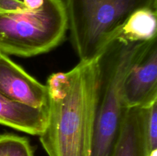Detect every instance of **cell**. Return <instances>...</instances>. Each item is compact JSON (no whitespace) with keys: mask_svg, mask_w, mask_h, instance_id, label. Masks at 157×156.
<instances>
[{"mask_svg":"<svg viewBox=\"0 0 157 156\" xmlns=\"http://www.w3.org/2000/svg\"><path fill=\"white\" fill-rule=\"evenodd\" d=\"M48 120L39 136L48 156H91L99 86L98 58L48 78Z\"/></svg>","mask_w":157,"mask_h":156,"instance_id":"obj_1","label":"cell"},{"mask_svg":"<svg viewBox=\"0 0 157 156\" xmlns=\"http://www.w3.org/2000/svg\"><path fill=\"white\" fill-rule=\"evenodd\" d=\"M150 41H132L117 36L98 58L99 86L91 156L111 155L125 110L122 93L124 78Z\"/></svg>","mask_w":157,"mask_h":156,"instance_id":"obj_2","label":"cell"},{"mask_svg":"<svg viewBox=\"0 0 157 156\" xmlns=\"http://www.w3.org/2000/svg\"><path fill=\"white\" fill-rule=\"evenodd\" d=\"M80 61L98 58L136 10H157V0H62Z\"/></svg>","mask_w":157,"mask_h":156,"instance_id":"obj_3","label":"cell"},{"mask_svg":"<svg viewBox=\"0 0 157 156\" xmlns=\"http://www.w3.org/2000/svg\"><path fill=\"white\" fill-rule=\"evenodd\" d=\"M67 31L62 0H44L34 10L0 12V52L24 58L48 53L64 41Z\"/></svg>","mask_w":157,"mask_h":156,"instance_id":"obj_4","label":"cell"},{"mask_svg":"<svg viewBox=\"0 0 157 156\" xmlns=\"http://www.w3.org/2000/svg\"><path fill=\"white\" fill-rule=\"evenodd\" d=\"M125 109L140 107L157 99V41L150 40L129 69L123 84Z\"/></svg>","mask_w":157,"mask_h":156,"instance_id":"obj_5","label":"cell"},{"mask_svg":"<svg viewBox=\"0 0 157 156\" xmlns=\"http://www.w3.org/2000/svg\"><path fill=\"white\" fill-rule=\"evenodd\" d=\"M0 94L35 108L48 106L46 84L38 82L9 56L0 52Z\"/></svg>","mask_w":157,"mask_h":156,"instance_id":"obj_6","label":"cell"},{"mask_svg":"<svg viewBox=\"0 0 157 156\" xmlns=\"http://www.w3.org/2000/svg\"><path fill=\"white\" fill-rule=\"evenodd\" d=\"M48 110L35 108L12 100L0 94V124L32 136L44 132Z\"/></svg>","mask_w":157,"mask_h":156,"instance_id":"obj_7","label":"cell"},{"mask_svg":"<svg viewBox=\"0 0 157 156\" xmlns=\"http://www.w3.org/2000/svg\"><path fill=\"white\" fill-rule=\"evenodd\" d=\"M110 156H150L141 134L140 107L124 110L119 134Z\"/></svg>","mask_w":157,"mask_h":156,"instance_id":"obj_8","label":"cell"},{"mask_svg":"<svg viewBox=\"0 0 157 156\" xmlns=\"http://www.w3.org/2000/svg\"><path fill=\"white\" fill-rule=\"evenodd\" d=\"M157 10L141 9L133 12L117 36L132 41H147L156 38Z\"/></svg>","mask_w":157,"mask_h":156,"instance_id":"obj_9","label":"cell"},{"mask_svg":"<svg viewBox=\"0 0 157 156\" xmlns=\"http://www.w3.org/2000/svg\"><path fill=\"white\" fill-rule=\"evenodd\" d=\"M0 156H35L27 138L14 134L0 135Z\"/></svg>","mask_w":157,"mask_h":156,"instance_id":"obj_10","label":"cell"},{"mask_svg":"<svg viewBox=\"0 0 157 156\" xmlns=\"http://www.w3.org/2000/svg\"><path fill=\"white\" fill-rule=\"evenodd\" d=\"M26 10L29 9L22 0H0V12H18Z\"/></svg>","mask_w":157,"mask_h":156,"instance_id":"obj_11","label":"cell"},{"mask_svg":"<svg viewBox=\"0 0 157 156\" xmlns=\"http://www.w3.org/2000/svg\"><path fill=\"white\" fill-rule=\"evenodd\" d=\"M26 7L30 10H34L41 7L44 0H22Z\"/></svg>","mask_w":157,"mask_h":156,"instance_id":"obj_12","label":"cell"}]
</instances>
